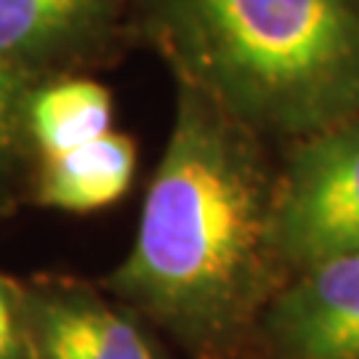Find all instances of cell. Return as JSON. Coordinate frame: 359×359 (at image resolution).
<instances>
[{
  "mask_svg": "<svg viewBox=\"0 0 359 359\" xmlns=\"http://www.w3.org/2000/svg\"><path fill=\"white\" fill-rule=\"evenodd\" d=\"M179 83L256 136L359 115V0H149Z\"/></svg>",
  "mask_w": 359,
  "mask_h": 359,
  "instance_id": "2",
  "label": "cell"
},
{
  "mask_svg": "<svg viewBox=\"0 0 359 359\" xmlns=\"http://www.w3.org/2000/svg\"><path fill=\"white\" fill-rule=\"evenodd\" d=\"M258 333L277 359H359V253L290 274Z\"/></svg>",
  "mask_w": 359,
  "mask_h": 359,
  "instance_id": "5",
  "label": "cell"
},
{
  "mask_svg": "<svg viewBox=\"0 0 359 359\" xmlns=\"http://www.w3.org/2000/svg\"><path fill=\"white\" fill-rule=\"evenodd\" d=\"M258 136L179 83L165 152L109 293L194 359H234L290 271L274 245Z\"/></svg>",
  "mask_w": 359,
  "mask_h": 359,
  "instance_id": "1",
  "label": "cell"
},
{
  "mask_svg": "<svg viewBox=\"0 0 359 359\" xmlns=\"http://www.w3.org/2000/svg\"><path fill=\"white\" fill-rule=\"evenodd\" d=\"M112 93L90 77L32 80L22 104V142L35 149V160L62 154L112 130Z\"/></svg>",
  "mask_w": 359,
  "mask_h": 359,
  "instance_id": "8",
  "label": "cell"
},
{
  "mask_svg": "<svg viewBox=\"0 0 359 359\" xmlns=\"http://www.w3.org/2000/svg\"><path fill=\"white\" fill-rule=\"evenodd\" d=\"M0 359H32L27 346L19 283L0 271Z\"/></svg>",
  "mask_w": 359,
  "mask_h": 359,
  "instance_id": "10",
  "label": "cell"
},
{
  "mask_svg": "<svg viewBox=\"0 0 359 359\" xmlns=\"http://www.w3.org/2000/svg\"><path fill=\"white\" fill-rule=\"evenodd\" d=\"M29 83L32 77L0 62V173L8 165L11 152L22 144V104Z\"/></svg>",
  "mask_w": 359,
  "mask_h": 359,
  "instance_id": "9",
  "label": "cell"
},
{
  "mask_svg": "<svg viewBox=\"0 0 359 359\" xmlns=\"http://www.w3.org/2000/svg\"><path fill=\"white\" fill-rule=\"evenodd\" d=\"M271 226L290 274L359 253V115L298 139L274 181Z\"/></svg>",
  "mask_w": 359,
  "mask_h": 359,
  "instance_id": "3",
  "label": "cell"
},
{
  "mask_svg": "<svg viewBox=\"0 0 359 359\" xmlns=\"http://www.w3.org/2000/svg\"><path fill=\"white\" fill-rule=\"evenodd\" d=\"M19 295L32 359H165L136 311L88 285L40 277Z\"/></svg>",
  "mask_w": 359,
  "mask_h": 359,
  "instance_id": "4",
  "label": "cell"
},
{
  "mask_svg": "<svg viewBox=\"0 0 359 359\" xmlns=\"http://www.w3.org/2000/svg\"><path fill=\"white\" fill-rule=\"evenodd\" d=\"M115 0H0V62L38 80L109 25Z\"/></svg>",
  "mask_w": 359,
  "mask_h": 359,
  "instance_id": "6",
  "label": "cell"
},
{
  "mask_svg": "<svg viewBox=\"0 0 359 359\" xmlns=\"http://www.w3.org/2000/svg\"><path fill=\"white\" fill-rule=\"evenodd\" d=\"M136 176V144L120 130L75 149L35 160V205L62 213H93L123 200Z\"/></svg>",
  "mask_w": 359,
  "mask_h": 359,
  "instance_id": "7",
  "label": "cell"
}]
</instances>
